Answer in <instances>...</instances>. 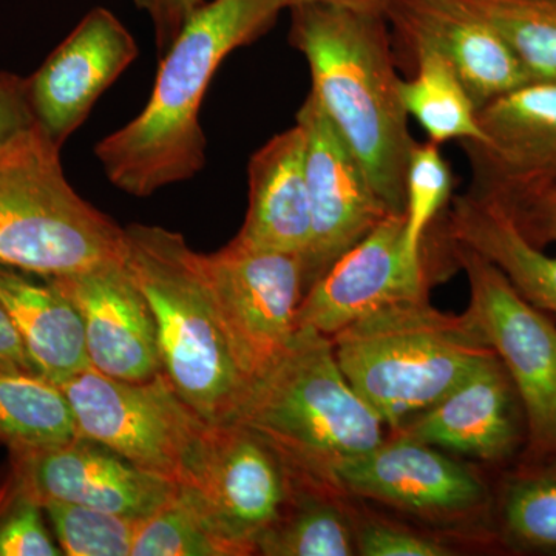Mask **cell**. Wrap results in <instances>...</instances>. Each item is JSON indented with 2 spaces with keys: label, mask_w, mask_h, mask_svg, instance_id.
<instances>
[{
  "label": "cell",
  "mask_w": 556,
  "mask_h": 556,
  "mask_svg": "<svg viewBox=\"0 0 556 556\" xmlns=\"http://www.w3.org/2000/svg\"><path fill=\"white\" fill-rule=\"evenodd\" d=\"M255 555H357L351 495L294 477L287 507L260 538Z\"/></svg>",
  "instance_id": "cb8c5ba5"
},
{
  "label": "cell",
  "mask_w": 556,
  "mask_h": 556,
  "mask_svg": "<svg viewBox=\"0 0 556 556\" xmlns=\"http://www.w3.org/2000/svg\"><path fill=\"white\" fill-rule=\"evenodd\" d=\"M0 305L40 378L60 387L91 368L79 311L50 278L0 263Z\"/></svg>",
  "instance_id": "44dd1931"
},
{
  "label": "cell",
  "mask_w": 556,
  "mask_h": 556,
  "mask_svg": "<svg viewBox=\"0 0 556 556\" xmlns=\"http://www.w3.org/2000/svg\"><path fill=\"white\" fill-rule=\"evenodd\" d=\"M206 0H134L139 10L148 13L155 30L160 56L170 49L190 16Z\"/></svg>",
  "instance_id": "d6a6232c"
},
{
  "label": "cell",
  "mask_w": 556,
  "mask_h": 556,
  "mask_svg": "<svg viewBox=\"0 0 556 556\" xmlns=\"http://www.w3.org/2000/svg\"><path fill=\"white\" fill-rule=\"evenodd\" d=\"M138 51L137 40L112 11H89L27 78L35 123L62 148Z\"/></svg>",
  "instance_id": "e0dca14e"
},
{
  "label": "cell",
  "mask_w": 556,
  "mask_h": 556,
  "mask_svg": "<svg viewBox=\"0 0 556 556\" xmlns=\"http://www.w3.org/2000/svg\"><path fill=\"white\" fill-rule=\"evenodd\" d=\"M283 10L281 0H211L190 16L161 56L148 105L94 148L115 188L149 197L200 174L207 146L200 109L208 84L233 50L265 35Z\"/></svg>",
  "instance_id": "6da1fadb"
},
{
  "label": "cell",
  "mask_w": 556,
  "mask_h": 556,
  "mask_svg": "<svg viewBox=\"0 0 556 556\" xmlns=\"http://www.w3.org/2000/svg\"><path fill=\"white\" fill-rule=\"evenodd\" d=\"M447 237V236H445ZM466 273L468 313L484 332L517 387L527 419V444L519 457L556 455V324L527 302L484 255L447 239ZM518 457V459H519Z\"/></svg>",
  "instance_id": "9c48e42d"
},
{
  "label": "cell",
  "mask_w": 556,
  "mask_h": 556,
  "mask_svg": "<svg viewBox=\"0 0 556 556\" xmlns=\"http://www.w3.org/2000/svg\"><path fill=\"white\" fill-rule=\"evenodd\" d=\"M331 485L361 501L404 511L450 540L496 548L493 535V479L485 467L452 453L388 433L371 452L343 460Z\"/></svg>",
  "instance_id": "52a82bcc"
},
{
  "label": "cell",
  "mask_w": 556,
  "mask_h": 556,
  "mask_svg": "<svg viewBox=\"0 0 556 556\" xmlns=\"http://www.w3.org/2000/svg\"><path fill=\"white\" fill-rule=\"evenodd\" d=\"M295 123L305 131L313 223L309 249L303 257L306 292L340 255L393 212L380 200L361 161L313 94L303 102Z\"/></svg>",
  "instance_id": "5bb4252c"
},
{
  "label": "cell",
  "mask_w": 556,
  "mask_h": 556,
  "mask_svg": "<svg viewBox=\"0 0 556 556\" xmlns=\"http://www.w3.org/2000/svg\"><path fill=\"white\" fill-rule=\"evenodd\" d=\"M228 424L257 434L295 478L324 485H331L339 464L388 437L378 413L348 382L331 338L313 328H298L276 361L251 379Z\"/></svg>",
  "instance_id": "3957f363"
},
{
  "label": "cell",
  "mask_w": 556,
  "mask_h": 556,
  "mask_svg": "<svg viewBox=\"0 0 556 556\" xmlns=\"http://www.w3.org/2000/svg\"><path fill=\"white\" fill-rule=\"evenodd\" d=\"M126 228L83 199L38 124L0 148V263L64 276L124 262Z\"/></svg>",
  "instance_id": "8992f818"
},
{
  "label": "cell",
  "mask_w": 556,
  "mask_h": 556,
  "mask_svg": "<svg viewBox=\"0 0 556 556\" xmlns=\"http://www.w3.org/2000/svg\"><path fill=\"white\" fill-rule=\"evenodd\" d=\"M514 50L532 79L556 80V0H457Z\"/></svg>",
  "instance_id": "4316f807"
},
{
  "label": "cell",
  "mask_w": 556,
  "mask_h": 556,
  "mask_svg": "<svg viewBox=\"0 0 556 556\" xmlns=\"http://www.w3.org/2000/svg\"><path fill=\"white\" fill-rule=\"evenodd\" d=\"M236 556L255 555L287 507L294 477L276 450L239 424H208L181 484Z\"/></svg>",
  "instance_id": "8fae6325"
},
{
  "label": "cell",
  "mask_w": 556,
  "mask_h": 556,
  "mask_svg": "<svg viewBox=\"0 0 556 556\" xmlns=\"http://www.w3.org/2000/svg\"><path fill=\"white\" fill-rule=\"evenodd\" d=\"M35 123L28 102L27 78L0 72V148Z\"/></svg>",
  "instance_id": "836d02e7"
},
{
  "label": "cell",
  "mask_w": 556,
  "mask_h": 556,
  "mask_svg": "<svg viewBox=\"0 0 556 556\" xmlns=\"http://www.w3.org/2000/svg\"><path fill=\"white\" fill-rule=\"evenodd\" d=\"M386 2L387 0H281L285 10L303 5V3H325V5L348 7V9L357 10H383Z\"/></svg>",
  "instance_id": "8d00e7d4"
},
{
  "label": "cell",
  "mask_w": 556,
  "mask_h": 556,
  "mask_svg": "<svg viewBox=\"0 0 556 556\" xmlns=\"http://www.w3.org/2000/svg\"><path fill=\"white\" fill-rule=\"evenodd\" d=\"M481 142H463L470 192L508 212L556 181V80H530L478 110Z\"/></svg>",
  "instance_id": "4fadbf2b"
},
{
  "label": "cell",
  "mask_w": 556,
  "mask_h": 556,
  "mask_svg": "<svg viewBox=\"0 0 556 556\" xmlns=\"http://www.w3.org/2000/svg\"><path fill=\"white\" fill-rule=\"evenodd\" d=\"M67 396L50 380L0 371V442L10 453L56 447L78 439Z\"/></svg>",
  "instance_id": "d4e9b609"
},
{
  "label": "cell",
  "mask_w": 556,
  "mask_h": 556,
  "mask_svg": "<svg viewBox=\"0 0 556 556\" xmlns=\"http://www.w3.org/2000/svg\"><path fill=\"white\" fill-rule=\"evenodd\" d=\"M131 556H236L192 495L179 485L166 506L141 519Z\"/></svg>",
  "instance_id": "83f0119b"
},
{
  "label": "cell",
  "mask_w": 556,
  "mask_h": 556,
  "mask_svg": "<svg viewBox=\"0 0 556 556\" xmlns=\"http://www.w3.org/2000/svg\"><path fill=\"white\" fill-rule=\"evenodd\" d=\"M445 236L484 255L527 302L556 317V255L527 239L507 208L464 193L453 200Z\"/></svg>",
  "instance_id": "7402d4cb"
},
{
  "label": "cell",
  "mask_w": 556,
  "mask_h": 556,
  "mask_svg": "<svg viewBox=\"0 0 556 556\" xmlns=\"http://www.w3.org/2000/svg\"><path fill=\"white\" fill-rule=\"evenodd\" d=\"M47 278L79 311L91 368L121 380L163 371L155 320L126 260Z\"/></svg>",
  "instance_id": "ac0fdd59"
},
{
  "label": "cell",
  "mask_w": 556,
  "mask_h": 556,
  "mask_svg": "<svg viewBox=\"0 0 556 556\" xmlns=\"http://www.w3.org/2000/svg\"><path fill=\"white\" fill-rule=\"evenodd\" d=\"M62 554L67 556H131L141 519L123 517L79 504H42Z\"/></svg>",
  "instance_id": "f546056e"
},
{
  "label": "cell",
  "mask_w": 556,
  "mask_h": 556,
  "mask_svg": "<svg viewBox=\"0 0 556 556\" xmlns=\"http://www.w3.org/2000/svg\"><path fill=\"white\" fill-rule=\"evenodd\" d=\"M0 371L11 372V375L39 376L28 357L20 332L14 328L13 321L2 305H0Z\"/></svg>",
  "instance_id": "d590c367"
},
{
  "label": "cell",
  "mask_w": 556,
  "mask_h": 556,
  "mask_svg": "<svg viewBox=\"0 0 556 556\" xmlns=\"http://www.w3.org/2000/svg\"><path fill=\"white\" fill-rule=\"evenodd\" d=\"M404 214H388L365 239L314 281L299 306L298 328L332 338L348 325L399 303L428 300V260L405 251Z\"/></svg>",
  "instance_id": "9a60e30c"
},
{
  "label": "cell",
  "mask_w": 556,
  "mask_h": 556,
  "mask_svg": "<svg viewBox=\"0 0 556 556\" xmlns=\"http://www.w3.org/2000/svg\"><path fill=\"white\" fill-rule=\"evenodd\" d=\"M383 14L413 53L434 51L452 65L478 110L535 80L506 40L457 0H387Z\"/></svg>",
  "instance_id": "d6986e66"
},
{
  "label": "cell",
  "mask_w": 556,
  "mask_h": 556,
  "mask_svg": "<svg viewBox=\"0 0 556 556\" xmlns=\"http://www.w3.org/2000/svg\"><path fill=\"white\" fill-rule=\"evenodd\" d=\"M493 479L496 548L556 556V455L519 457Z\"/></svg>",
  "instance_id": "603a6c76"
},
{
  "label": "cell",
  "mask_w": 556,
  "mask_h": 556,
  "mask_svg": "<svg viewBox=\"0 0 556 556\" xmlns=\"http://www.w3.org/2000/svg\"><path fill=\"white\" fill-rule=\"evenodd\" d=\"M453 190L447 161L434 142H417L409 152L405 174L404 244L413 260L427 258L428 230Z\"/></svg>",
  "instance_id": "f1b7e54d"
},
{
  "label": "cell",
  "mask_w": 556,
  "mask_h": 556,
  "mask_svg": "<svg viewBox=\"0 0 556 556\" xmlns=\"http://www.w3.org/2000/svg\"><path fill=\"white\" fill-rule=\"evenodd\" d=\"M126 241L127 266L155 320L164 375L201 419L228 424L249 380L215 308L203 254L161 226H127Z\"/></svg>",
  "instance_id": "277c9868"
},
{
  "label": "cell",
  "mask_w": 556,
  "mask_h": 556,
  "mask_svg": "<svg viewBox=\"0 0 556 556\" xmlns=\"http://www.w3.org/2000/svg\"><path fill=\"white\" fill-rule=\"evenodd\" d=\"M43 508L25 497H0V556H60L47 532Z\"/></svg>",
  "instance_id": "1f68e13d"
},
{
  "label": "cell",
  "mask_w": 556,
  "mask_h": 556,
  "mask_svg": "<svg viewBox=\"0 0 556 556\" xmlns=\"http://www.w3.org/2000/svg\"><path fill=\"white\" fill-rule=\"evenodd\" d=\"M179 484L141 470L118 453L78 438L56 447L10 453L0 497L42 504H79L110 514L144 519L177 495Z\"/></svg>",
  "instance_id": "7c38bea8"
},
{
  "label": "cell",
  "mask_w": 556,
  "mask_h": 556,
  "mask_svg": "<svg viewBox=\"0 0 556 556\" xmlns=\"http://www.w3.org/2000/svg\"><path fill=\"white\" fill-rule=\"evenodd\" d=\"M356 551L361 556H452L457 554L453 540L433 532L402 525L396 519L380 517L361 506L351 496Z\"/></svg>",
  "instance_id": "4dcf8cb0"
},
{
  "label": "cell",
  "mask_w": 556,
  "mask_h": 556,
  "mask_svg": "<svg viewBox=\"0 0 556 556\" xmlns=\"http://www.w3.org/2000/svg\"><path fill=\"white\" fill-rule=\"evenodd\" d=\"M388 433L426 442L500 471L525 452L527 419L517 387L495 353L437 404Z\"/></svg>",
  "instance_id": "2e32d148"
},
{
  "label": "cell",
  "mask_w": 556,
  "mask_h": 556,
  "mask_svg": "<svg viewBox=\"0 0 556 556\" xmlns=\"http://www.w3.org/2000/svg\"><path fill=\"white\" fill-rule=\"evenodd\" d=\"M508 214L536 247L556 243V181Z\"/></svg>",
  "instance_id": "e575fe53"
},
{
  "label": "cell",
  "mask_w": 556,
  "mask_h": 556,
  "mask_svg": "<svg viewBox=\"0 0 556 556\" xmlns=\"http://www.w3.org/2000/svg\"><path fill=\"white\" fill-rule=\"evenodd\" d=\"M343 375L388 431L437 404L495 354L468 311L428 300L376 311L332 336Z\"/></svg>",
  "instance_id": "5b68a950"
},
{
  "label": "cell",
  "mask_w": 556,
  "mask_h": 556,
  "mask_svg": "<svg viewBox=\"0 0 556 556\" xmlns=\"http://www.w3.org/2000/svg\"><path fill=\"white\" fill-rule=\"evenodd\" d=\"M289 11V42L308 61L311 94L361 161L388 211L404 214L415 139L383 10L303 3Z\"/></svg>",
  "instance_id": "7a4b0ae2"
},
{
  "label": "cell",
  "mask_w": 556,
  "mask_h": 556,
  "mask_svg": "<svg viewBox=\"0 0 556 556\" xmlns=\"http://www.w3.org/2000/svg\"><path fill=\"white\" fill-rule=\"evenodd\" d=\"M203 266L230 350L251 382L298 331L305 295L302 255L233 239L214 254H203Z\"/></svg>",
  "instance_id": "30bf717a"
},
{
  "label": "cell",
  "mask_w": 556,
  "mask_h": 556,
  "mask_svg": "<svg viewBox=\"0 0 556 556\" xmlns=\"http://www.w3.org/2000/svg\"><path fill=\"white\" fill-rule=\"evenodd\" d=\"M60 388L80 438L181 484L208 424L182 401L164 371L146 380H121L89 368Z\"/></svg>",
  "instance_id": "ba28073f"
},
{
  "label": "cell",
  "mask_w": 556,
  "mask_h": 556,
  "mask_svg": "<svg viewBox=\"0 0 556 556\" xmlns=\"http://www.w3.org/2000/svg\"><path fill=\"white\" fill-rule=\"evenodd\" d=\"M305 159V131L299 123L251 156L249 206L237 241L305 257L313 236Z\"/></svg>",
  "instance_id": "ffe728a7"
},
{
  "label": "cell",
  "mask_w": 556,
  "mask_h": 556,
  "mask_svg": "<svg viewBox=\"0 0 556 556\" xmlns=\"http://www.w3.org/2000/svg\"><path fill=\"white\" fill-rule=\"evenodd\" d=\"M415 56L416 75L399 86L407 115L434 144L481 142L478 108L452 65L430 50L416 51Z\"/></svg>",
  "instance_id": "484cf974"
}]
</instances>
